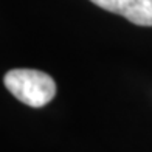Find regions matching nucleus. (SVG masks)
Segmentation results:
<instances>
[{
    "label": "nucleus",
    "mask_w": 152,
    "mask_h": 152,
    "mask_svg": "<svg viewBox=\"0 0 152 152\" xmlns=\"http://www.w3.org/2000/svg\"><path fill=\"white\" fill-rule=\"evenodd\" d=\"M96 6L126 17L140 26H152V0H90Z\"/></svg>",
    "instance_id": "2"
},
{
    "label": "nucleus",
    "mask_w": 152,
    "mask_h": 152,
    "mask_svg": "<svg viewBox=\"0 0 152 152\" xmlns=\"http://www.w3.org/2000/svg\"><path fill=\"white\" fill-rule=\"evenodd\" d=\"M3 84L19 101L30 107H44L56 95V84L50 75L31 68L10 70Z\"/></svg>",
    "instance_id": "1"
}]
</instances>
